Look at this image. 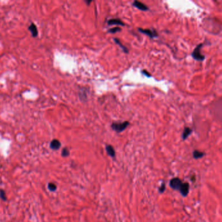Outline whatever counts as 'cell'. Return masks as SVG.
<instances>
[{
  "label": "cell",
  "mask_w": 222,
  "mask_h": 222,
  "mask_svg": "<svg viewBox=\"0 0 222 222\" xmlns=\"http://www.w3.org/2000/svg\"><path fill=\"white\" fill-rule=\"evenodd\" d=\"M105 149H106V153H107V154L109 155L110 156L114 158L115 157V156H116V152H115V150L112 145H106Z\"/></svg>",
  "instance_id": "obj_7"
},
{
  "label": "cell",
  "mask_w": 222,
  "mask_h": 222,
  "mask_svg": "<svg viewBox=\"0 0 222 222\" xmlns=\"http://www.w3.org/2000/svg\"><path fill=\"white\" fill-rule=\"evenodd\" d=\"M109 25H125V24L119 19H110L107 22Z\"/></svg>",
  "instance_id": "obj_9"
},
{
  "label": "cell",
  "mask_w": 222,
  "mask_h": 222,
  "mask_svg": "<svg viewBox=\"0 0 222 222\" xmlns=\"http://www.w3.org/2000/svg\"><path fill=\"white\" fill-rule=\"evenodd\" d=\"M165 189H166V186H165V184H164V183H162V185H161V187H160V188H158V190H159V192H160V193H163V192H164V190H165Z\"/></svg>",
  "instance_id": "obj_17"
},
{
  "label": "cell",
  "mask_w": 222,
  "mask_h": 222,
  "mask_svg": "<svg viewBox=\"0 0 222 222\" xmlns=\"http://www.w3.org/2000/svg\"><path fill=\"white\" fill-rule=\"evenodd\" d=\"M183 181H182L179 178H174L172 179L170 182V186L175 190H179L181 188V186L183 184Z\"/></svg>",
  "instance_id": "obj_3"
},
{
  "label": "cell",
  "mask_w": 222,
  "mask_h": 222,
  "mask_svg": "<svg viewBox=\"0 0 222 222\" xmlns=\"http://www.w3.org/2000/svg\"><path fill=\"white\" fill-rule=\"evenodd\" d=\"M60 146L61 143L58 140H53L50 143V148L53 150H58Z\"/></svg>",
  "instance_id": "obj_8"
},
{
  "label": "cell",
  "mask_w": 222,
  "mask_h": 222,
  "mask_svg": "<svg viewBox=\"0 0 222 222\" xmlns=\"http://www.w3.org/2000/svg\"><path fill=\"white\" fill-rule=\"evenodd\" d=\"M132 5L136 7L137 8H139V9L141 10V11H148L149 9V8L146 6L145 4L142 3L140 2H139V1H135L133 2L132 3Z\"/></svg>",
  "instance_id": "obj_6"
},
{
  "label": "cell",
  "mask_w": 222,
  "mask_h": 222,
  "mask_svg": "<svg viewBox=\"0 0 222 222\" xmlns=\"http://www.w3.org/2000/svg\"><path fill=\"white\" fill-rule=\"evenodd\" d=\"M29 29L30 30V32H31L32 35H33V36L34 37L37 36V35H38V30H37V26L35 25L34 24H32L31 25L29 26Z\"/></svg>",
  "instance_id": "obj_11"
},
{
  "label": "cell",
  "mask_w": 222,
  "mask_h": 222,
  "mask_svg": "<svg viewBox=\"0 0 222 222\" xmlns=\"http://www.w3.org/2000/svg\"><path fill=\"white\" fill-rule=\"evenodd\" d=\"M70 155V151L67 148H64L62 150V156L63 157H67Z\"/></svg>",
  "instance_id": "obj_15"
},
{
  "label": "cell",
  "mask_w": 222,
  "mask_h": 222,
  "mask_svg": "<svg viewBox=\"0 0 222 222\" xmlns=\"http://www.w3.org/2000/svg\"><path fill=\"white\" fill-rule=\"evenodd\" d=\"M142 73L144 75H145V76H148V77L152 76V75L149 74V72H148V71L145 70H143L142 71Z\"/></svg>",
  "instance_id": "obj_18"
},
{
  "label": "cell",
  "mask_w": 222,
  "mask_h": 222,
  "mask_svg": "<svg viewBox=\"0 0 222 222\" xmlns=\"http://www.w3.org/2000/svg\"><path fill=\"white\" fill-rule=\"evenodd\" d=\"M204 156H205V153L201 152V151H199V150H195L193 152V157L195 159L201 158L203 157Z\"/></svg>",
  "instance_id": "obj_12"
},
{
  "label": "cell",
  "mask_w": 222,
  "mask_h": 222,
  "mask_svg": "<svg viewBox=\"0 0 222 222\" xmlns=\"http://www.w3.org/2000/svg\"><path fill=\"white\" fill-rule=\"evenodd\" d=\"M114 40L115 42H116V44H118V45L122 48V50H123V51L124 52L126 53V54H128V53H129V50H128V49H127V47H126L125 46H123V44L121 43V42L119 41L118 39H114Z\"/></svg>",
  "instance_id": "obj_13"
},
{
  "label": "cell",
  "mask_w": 222,
  "mask_h": 222,
  "mask_svg": "<svg viewBox=\"0 0 222 222\" xmlns=\"http://www.w3.org/2000/svg\"><path fill=\"white\" fill-rule=\"evenodd\" d=\"M189 190H190V185L188 183H183L182 184L181 188L179 190L180 193L183 197L187 196L189 193Z\"/></svg>",
  "instance_id": "obj_4"
},
{
  "label": "cell",
  "mask_w": 222,
  "mask_h": 222,
  "mask_svg": "<svg viewBox=\"0 0 222 222\" xmlns=\"http://www.w3.org/2000/svg\"><path fill=\"white\" fill-rule=\"evenodd\" d=\"M85 2H86V3H87V4H88V5H89V3H91L92 2H91V1H88V2H87V1H86Z\"/></svg>",
  "instance_id": "obj_20"
},
{
  "label": "cell",
  "mask_w": 222,
  "mask_h": 222,
  "mask_svg": "<svg viewBox=\"0 0 222 222\" xmlns=\"http://www.w3.org/2000/svg\"><path fill=\"white\" fill-rule=\"evenodd\" d=\"M129 125V122L124 121L123 123H114L111 125V127H112L113 129L116 132H122L124 130H126Z\"/></svg>",
  "instance_id": "obj_1"
},
{
  "label": "cell",
  "mask_w": 222,
  "mask_h": 222,
  "mask_svg": "<svg viewBox=\"0 0 222 222\" xmlns=\"http://www.w3.org/2000/svg\"><path fill=\"white\" fill-rule=\"evenodd\" d=\"M0 195H1L2 198L3 199V200H5L6 199V197H5V192H3V191L1 190L0 191Z\"/></svg>",
  "instance_id": "obj_19"
},
{
  "label": "cell",
  "mask_w": 222,
  "mask_h": 222,
  "mask_svg": "<svg viewBox=\"0 0 222 222\" xmlns=\"http://www.w3.org/2000/svg\"><path fill=\"white\" fill-rule=\"evenodd\" d=\"M139 31L140 32L146 35H148V36L151 38H154V37H157L158 36V34L156 32V31H152L150 29H142V28H139Z\"/></svg>",
  "instance_id": "obj_5"
},
{
  "label": "cell",
  "mask_w": 222,
  "mask_h": 222,
  "mask_svg": "<svg viewBox=\"0 0 222 222\" xmlns=\"http://www.w3.org/2000/svg\"><path fill=\"white\" fill-rule=\"evenodd\" d=\"M191 133H192V130L188 127H186L183 130V134H182V138H183V140H186L188 137V136L191 134Z\"/></svg>",
  "instance_id": "obj_10"
},
{
  "label": "cell",
  "mask_w": 222,
  "mask_h": 222,
  "mask_svg": "<svg viewBox=\"0 0 222 222\" xmlns=\"http://www.w3.org/2000/svg\"><path fill=\"white\" fill-rule=\"evenodd\" d=\"M202 46H203L202 44H199V45L197 46L196 48H195V50L193 51L192 56L194 59H196L197 61H201L205 59V56L202 55L200 53Z\"/></svg>",
  "instance_id": "obj_2"
},
{
  "label": "cell",
  "mask_w": 222,
  "mask_h": 222,
  "mask_svg": "<svg viewBox=\"0 0 222 222\" xmlns=\"http://www.w3.org/2000/svg\"><path fill=\"white\" fill-rule=\"evenodd\" d=\"M121 30H122V29L119 27H114L113 28H111V29H109L108 32L110 33H116V32H120Z\"/></svg>",
  "instance_id": "obj_14"
},
{
  "label": "cell",
  "mask_w": 222,
  "mask_h": 222,
  "mask_svg": "<svg viewBox=\"0 0 222 222\" xmlns=\"http://www.w3.org/2000/svg\"><path fill=\"white\" fill-rule=\"evenodd\" d=\"M48 188L50 191H52V192H53V191L56 190L57 186L55 184H53V183H49Z\"/></svg>",
  "instance_id": "obj_16"
}]
</instances>
